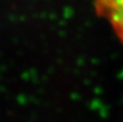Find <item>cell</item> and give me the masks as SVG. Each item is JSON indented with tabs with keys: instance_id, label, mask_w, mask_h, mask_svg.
Instances as JSON below:
<instances>
[{
	"instance_id": "obj_1",
	"label": "cell",
	"mask_w": 123,
	"mask_h": 122,
	"mask_svg": "<svg viewBox=\"0 0 123 122\" xmlns=\"http://www.w3.org/2000/svg\"><path fill=\"white\" fill-rule=\"evenodd\" d=\"M98 15L104 17L123 43V0H95Z\"/></svg>"
}]
</instances>
